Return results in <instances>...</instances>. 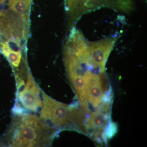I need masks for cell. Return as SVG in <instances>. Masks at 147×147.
I'll use <instances>...</instances> for the list:
<instances>
[{"mask_svg":"<svg viewBox=\"0 0 147 147\" xmlns=\"http://www.w3.org/2000/svg\"><path fill=\"white\" fill-rule=\"evenodd\" d=\"M4 12H3V11H0V19H1V17L2 16L3 13Z\"/></svg>","mask_w":147,"mask_h":147,"instance_id":"cell-11","label":"cell"},{"mask_svg":"<svg viewBox=\"0 0 147 147\" xmlns=\"http://www.w3.org/2000/svg\"><path fill=\"white\" fill-rule=\"evenodd\" d=\"M27 80L23 88L18 92V100L27 110L36 112L42 106L40 90L30 72L28 73Z\"/></svg>","mask_w":147,"mask_h":147,"instance_id":"cell-6","label":"cell"},{"mask_svg":"<svg viewBox=\"0 0 147 147\" xmlns=\"http://www.w3.org/2000/svg\"><path fill=\"white\" fill-rule=\"evenodd\" d=\"M84 78L87 100L94 108L97 107L103 101L106 93L99 75L87 71L84 74Z\"/></svg>","mask_w":147,"mask_h":147,"instance_id":"cell-7","label":"cell"},{"mask_svg":"<svg viewBox=\"0 0 147 147\" xmlns=\"http://www.w3.org/2000/svg\"><path fill=\"white\" fill-rule=\"evenodd\" d=\"M112 93H108L105 96L103 103L93 113H91L86 120L88 131L92 130L90 136L97 143L106 142L105 131L106 127L110 122V110L112 103ZM89 136V135H88Z\"/></svg>","mask_w":147,"mask_h":147,"instance_id":"cell-3","label":"cell"},{"mask_svg":"<svg viewBox=\"0 0 147 147\" xmlns=\"http://www.w3.org/2000/svg\"><path fill=\"white\" fill-rule=\"evenodd\" d=\"M5 0H0V5L2 4L5 1Z\"/></svg>","mask_w":147,"mask_h":147,"instance_id":"cell-12","label":"cell"},{"mask_svg":"<svg viewBox=\"0 0 147 147\" xmlns=\"http://www.w3.org/2000/svg\"><path fill=\"white\" fill-rule=\"evenodd\" d=\"M67 74L74 92L76 94L81 108L84 113L90 110L87 100L84 78V69L79 61H74L65 65Z\"/></svg>","mask_w":147,"mask_h":147,"instance_id":"cell-5","label":"cell"},{"mask_svg":"<svg viewBox=\"0 0 147 147\" xmlns=\"http://www.w3.org/2000/svg\"><path fill=\"white\" fill-rule=\"evenodd\" d=\"M67 42L81 64L91 68L92 65L86 39L82 33L76 28H72Z\"/></svg>","mask_w":147,"mask_h":147,"instance_id":"cell-8","label":"cell"},{"mask_svg":"<svg viewBox=\"0 0 147 147\" xmlns=\"http://www.w3.org/2000/svg\"><path fill=\"white\" fill-rule=\"evenodd\" d=\"M67 10L74 23L85 13L96 9V0H66Z\"/></svg>","mask_w":147,"mask_h":147,"instance_id":"cell-9","label":"cell"},{"mask_svg":"<svg viewBox=\"0 0 147 147\" xmlns=\"http://www.w3.org/2000/svg\"><path fill=\"white\" fill-rule=\"evenodd\" d=\"M55 128L36 115H18L7 132V143L13 147H42L50 145Z\"/></svg>","mask_w":147,"mask_h":147,"instance_id":"cell-1","label":"cell"},{"mask_svg":"<svg viewBox=\"0 0 147 147\" xmlns=\"http://www.w3.org/2000/svg\"><path fill=\"white\" fill-rule=\"evenodd\" d=\"M40 117L61 129L75 130L74 106H70L55 100L42 92Z\"/></svg>","mask_w":147,"mask_h":147,"instance_id":"cell-2","label":"cell"},{"mask_svg":"<svg viewBox=\"0 0 147 147\" xmlns=\"http://www.w3.org/2000/svg\"><path fill=\"white\" fill-rule=\"evenodd\" d=\"M118 38H108L96 42H86L92 67L105 72V66L110 53Z\"/></svg>","mask_w":147,"mask_h":147,"instance_id":"cell-4","label":"cell"},{"mask_svg":"<svg viewBox=\"0 0 147 147\" xmlns=\"http://www.w3.org/2000/svg\"><path fill=\"white\" fill-rule=\"evenodd\" d=\"M20 49L19 45L11 47L8 41L3 42L1 44L2 53L11 65L15 67H18L21 63L22 54Z\"/></svg>","mask_w":147,"mask_h":147,"instance_id":"cell-10","label":"cell"}]
</instances>
